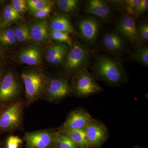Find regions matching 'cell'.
<instances>
[{"label":"cell","instance_id":"1","mask_svg":"<svg viewBox=\"0 0 148 148\" xmlns=\"http://www.w3.org/2000/svg\"><path fill=\"white\" fill-rule=\"evenodd\" d=\"M97 79L110 86H117L124 81L125 73L121 61L105 55H98L91 66Z\"/></svg>","mask_w":148,"mask_h":148},{"label":"cell","instance_id":"2","mask_svg":"<svg viewBox=\"0 0 148 148\" xmlns=\"http://www.w3.org/2000/svg\"><path fill=\"white\" fill-rule=\"evenodd\" d=\"M91 55L90 51L85 45L76 41L70 47L63 64L65 71L75 75L86 69L90 61Z\"/></svg>","mask_w":148,"mask_h":148},{"label":"cell","instance_id":"3","mask_svg":"<svg viewBox=\"0 0 148 148\" xmlns=\"http://www.w3.org/2000/svg\"><path fill=\"white\" fill-rule=\"evenodd\" d=\"M25 88L27 104L30 105L43 95L47 82L44 74L35 70L26 71L21 74Z\"/></svg>","mask_w":148,"mask_h":148},{"label":"cell","instance_id":"4","mask_svg":"<svg viewBox=\"0 0 148 148\" xmlns=\"http://www.w3.org/2000/svg\"><path fill=\"white\" fill-rule=\"evenodd\" d=\"M72 92L77 97H86L98 93L103 88L95 77L85 69L74 75L71 86Z\"/></svg>","mask_w":148,"mask_h":148},{"label":"cell","instance_id":"5","mask_svg":"<svg viewBox=\"0 0 148 148\" xmlns=\"http://www.w3.org/2000/svg\"><path fill=\"white\" fill-rule=\"evenodd\" d=\"M23 106L21 102L12 103L0 115V131L9 132L20 127L23 118Z\"/></svg>","mask_w":148,"mask_h":148},{"label":"cell","instance_id":"6","mask_svg":"<svg viewBox=\"0 0 148 148\" xmlns=\"http://www.w3.org/2000/svg\"><path fill=\"white\" fill-rule=\"evenodd\" d=\"M72 93L71 86L66 79L57 77L48 82L44 93L46 99L51 102H58Z\"/></svg>","mask_w":148,"mask_h":148},{"label":"cell","instance_id":"7","mask_svg":"<svg viewBox=\"0 0 148 148\" xmlns=\"http://www.w3.org/2000/svg\"><path fill=\"white\" fill-rule=\"evenodd\" d=\"M77 25L84 42L89 46L94 45L100 30V24L98 19L92 16H85L79 20Z\"/></svg>","mask_w":148,"mask_h":148},{"label":"cell","instance_id":"8","mask_svg":"<svg viewBox=\"0 0 148 148\" xmlns=\"http://www.w3.org/2000/svg\"><path fill=\"white\" fill-rule=\"evenodd\" d=\"M116 30L132 43L140 46L142 39L137 30L134 16L127 14H123L117 23Z\"/></svg>","mask_w":148,"mask_h":148},{"label":"cell","instance_id":"9","mask_svg":"<svg viewBox=\"0 0 148 148\" xmlns=\"http://www.w3.org/2000/svg\"><path fill=\"white\" fill-rule=\"evenodd\" d=\"M55 132L46 130L27 132L24 140L28 148H49L54 144Z\"/></svg>","mask_w":148,"mask_h":148},{"label":"cell","instance_id":"10","mask_svg":"<svg viewBox=\"0 0 148 148\" xmlns=\"http://www.w3.org/2000/svg\"><path fill=\"white\" fill-rule=\"evenodd\" d=\"M20 85L17 77L9 72L0 82V102L8 103L14 100L20 93Z\"/></svg>","mask_w":148,"mask_h":148},{"label":"cell","instance_id":"11","mask_svg":"<svg viewBox=\"0 0 148 148\" xmlns=\"http://www.w3.org/2000/svg\"><path fill=\"white\" fill-rule=\"evenodd\" d=\"M126 40L119 32H110L104 35L102 39L103 48L108 53L118 55L123 53L127 47Z\"/></svg>","mask_w":148,"mask_h":148},{"label":"cell","instance_id":"12","mask_svg":"<svg viewBox=\"0 0 148 148\" xmlns=\"http://www.w3.org/2000/svg\"><path fill=\"white\" fill-rule=\"evenodd\" d=\"M93 119L87 111L77 109L69 114L60 130H84Z\"/></svg>","mask_w":148,"mask_h":148},{"label":"cell","instance_id":"13","mask_svg":"<svg viewBox=\"0 0 148 148\" xmlns=\"http://www.w3.org/2000/svg\"><path fill=\"white\" fill-rule=\"evenodd\" d=\"M84 130L88 138L90 147L101 146L108 137V130L105 125L94 119Z\"/></svg>","mask_w":148,"mask_h":148},{"label":"cell","instance_id":"14","mask_svg":"<svg viewBox=\"0 0 148 148\" xmlns=\"http://www.w3.org/2000/svg\"><path fill=\"white\" fill-rule=\"evenodd\" d=\"M42 57V51L40 47L31 46L23 49L19 52L18 58L23 64L30 66L38 65Z\"/></svg>","mask_w":148,"mask_h":148},{"label":"cell","instance_id":"15","mask_svg":"<svg viewBox=\"0 0 148 148\" xmlns=\"http://www.w3.org/2000/svg\"><path fill=\"white\" fill-rule=\"evenodd\" d=\"M29 28L32 40L43 42L48 40L50 37L49 25L45 20L35 21Z\"/></svg>","mask_w":148,"mask_h":148},{"label":"cell","instance_id":"16","mask_svg":"<svg viewBox=\"0 0 148 148\" xmlns=\"http://www.w3.org/2000/svg\"><path fill=\"white\" fill-rule=\"evenodd\" d=\"M52 31L65 32L68 34H75V31L69 18L63 14L53 16L49 25Z\"/></svg>","mask_w":148,"mask_h":148},{"label":"cell","instance_id":"17","mask_svg":"<svg viewBox=\"0 0 148 148\" xmlns=\"http://www.w3.org/2000/svg\"><path fill=\"white\" fill-rule=\"evenodd\" d=\"M68 135L79 148L90 147L89 140L84 130H60Z\"/></svg>","mask_w":148,"mask_h":148},{"label":"cell","instance_id":"18","mask_svg":"<svg viewBox=\"0 0 148 148\" xmlns=\"http://www.w3.org/2000/svg\"><path fill=\"white\" fill-rule=\"evenodd\" d=\"M85 8L87 13L99 17L106 23H109L110 21L111 17L103 11L96 2V0L88 1L85 5Z\"/></svg>","mask_w":148,"mask_h":148},{"label":"cell","instance_id":"19","mask_svg":"<svg viewBox=\"0 0 148 148\" xmlns=\"http://www.w3.org/2000/svg\"><path fill=\"white\" fill-rule=\"evenodd\" d=\"M71 47L66 43L56 42L49 48L46 55V59L51 64L53 59L64 52H68Z\"/></svg>","mask_w":148,"mask_h":148},{"label":"cell","instance_id":"20","mask_svg":"<svg viewBox=\"0 0 148 148\" xmlns=\"http://www.w3.org/2000/svg\"><path fill=\"white\" fill-rule=\"evenodd\" d=\"M56 6L60 11L65 14H74L77 11L79 6L78 0H58Z\"/></svg>","mask_w":148,"mask_h":148},{"label":"cell","instance_id":"21","mask_svg":"<svg viewBox=\"0 0 148 148\" xmlns=\"http://www.w3.org/2000/svg\"><path fill=\"white\" fill-rule=\"evenodd\" d=\"M54 144L59 148H79L68 135L59 130L55 132Z\"/></svg>","mask_w":148,"mask_h":148},{"label":"cell","instance_id":"22","mask_svg":"<svg viewBox=\"0 0 148 148\" xmlns=\"http://www.w3.org/2000/svg\"><path fill=\"white\" fill-rule=\"evenodd\" d=\"M13 30L16 42L24 43L32 40L29 27L27 24H21Z\"/></svg>","mask_w":148,"mask_h":148},{"label":"cell","instance_id":"23","mask_svg":"<svg viewBox=\"0 0 148 148\" xmlns=\"http://www.w3.org/2000/svg\"><path fill=\"white\" fill-rule=\"evenodd\" d=\"M130 58L135 62L143 65L148 66V47L147 46H139L130 54Z\"/></svg>","mask_w":148,"mask_h":148},{"label":"cell","instance_id":"24","mask_svg":"<svg viewBox=\"0 0 148 148\" xmlns=\"http://www.w3.org/2000/svg\"><path fill=\"white\" fill-rule=\"evenodd\" d=\"M3 19L5 24H10L20 21L22 19L21 14L16 11L11 5H7L3 14Z\"/></svg>","mask_w":148,"mask_h":148},{"label":"cell","instance_id":"25","mask_svg":"<svg viewBox=\"0 0 148 148\" xmlns=\"http://www.w3.org/2000/svg\"><path fill=\"white\" fill-rule=\"evenodd\" d=\"M16 42L13 29L5 28L0 32V46H11Z\"/></svg>","mask_w":148,"mask_h":148},{"label":"cell","instance_id":"26","mask_svg":"<svg viewBox=\"0 0 148 148\" xmlns=\"http://www.w3.org/2000/svg\"><path fill=\"white\" fill-rule=\"evenodd\" d=\"M26 1L28 9L33 14L48 5L52 4L51 1L46 0H28Z\"/></svg>","mask_w":148,"mask_h":148},{"label":"cell","instance_id":"27","mask_svg":"<svg viewBox=\"0 0 148 148\" xmlns=\"http://www.w3.org/2000/svg\"><path fill=\"white\" fill-rule=\"evenodd\" d=\"M69 34L65 32L52 30H51L50 32V36L52 39L57 41L58 42L66 43L71 47L73 45V42Z\"/></svg>","mask_w":148,"mask_h":148},{"label":"cell","instance_id":"28","mask_svg":"<svg viewBox=\"0 0 148 148\" xmlns=\"http://www.w3.org/2000/svg\"><path fill=\"white\" fill-rule=\"evenodd\" d=\"M23 143V140L19 136L10 135L6 140L5 148H20Z\"/></svg>","mask_w":148,"mask_h":148},{"label":"cell","instance_id":"29","mask_svg":"<svg viewBox=\"0 0 148 148\" xmlns=\"http://www.w3.org/2000/svg\"><path fill=\"white\" fill-rule=\"evenodd\" d=\"M141 0H125L124 1L123 9L127 14L133 16V12L136 7L140 3Z\"/></svg>","mask_w":148,"mask_h":148},{"label":"cell","instance_id":"30","mask_svg":"<svg viewBox=\"0 0 148 148\" xmlns=\"http://www.w3.org/2000/svg\"><path fill=\"white\" fill-rule=\"evenodd\" d=\"M148 0H141L140 3L134 10L133 16L136 17H140L148 10Z\"/></svg>","mask_w":148,"mask_h":148},{"label":"cell","instance_id":"31","mask_svg":"<svg viewBox=\"0 0 148 148\" xmlns=\"http://www.w3.org/2000/svg\"><path fill=\"white\" fill-rule=\"evenodd\" d=\"M11 5L14 9L18 13H23L28 10L27 1L24 0H13Z\"/></svg>","mask_w":148,"mask_h":148},{"label":"cell","instance_id":"32","mask_svg":"<svg viewBox=\"0 0 148 148\" xmlns=\"http://www.w3.org/2000/svg\"><path fill=\"white\" fill-rule=\"evenodd\" d=\"M138 33L142 39L148 40V25L147 23H143L137 27Z\"/></svg>","mask_w":148,"mask_h":148},{"label":"cell","instance_id":"33","mask_svg":"<svg viewBox=\"0 0 148 148\" xmlns=\"http://www.w3.org/2000/svg\"><path fill=\"white\" fill-rule=\"evenodd\" d=\"M52 5H50L46 7L45 8L38 11L34 13V15L36 18H45L49 14L52 10Z\"/></svg>","mask_w":148,"mask_h":148},{"label":"cell","instance_id":"34","mask_svg":"<svg viewBox=\"0 0 148 148\" xmlns=\"http://www.w3.org/2000/svg\"><path fill=\"white\" fill-rule=\"evenodd\" d=\"M96 2L98 5L101 7L103 11L110 17H111L112 11L111 8L108 4V3L107 1H102V0H96Z\"/></svg>","mask_w":148,"mask_h":148},{"label":"cell","instance_id":"35","mask_svg":"<svg viewBox=\"0 0 148 148\" xmlns=\"http://www.w3.org/2000/svg\"><path fill=\"white\" fill-rule=\"evenodd\" d=\"M107 1L113 5L116 8L119 9H123L124 1H123V0H110V1Z\"/></svg>","mask_w":148,"mask_h":148},{"label":"cell","instance_id":"36","mask_svg":"<svg viewBox=\"0 0 148 148\" xmlns=\"http://www.w3.org/2000/svg\"><path fill=\"white\" fill-rule=\"evenodd\" d=\"M6 25L7 24H5L3 18H0V32H1L3 29H5Z\"/></svg>","mask_w":148,"mask_h":148},{"label":"cell","instance_id":"37","mask_svg":"<svg viewBox=\"0 0 148 148\" xmlns=\"http://www.w3.org/2000/svg\"><path fill=\"white\" fill-rule=\"evenodd\" d=\"M4 54V51L2 48L1 46H0V59H1L3 57Z\"/></svg>","mask_w":148,"mask_h":148},{"label":"cell","instance_id":"38","mask_svg":"<svg viewBox=\"0 0 148 148\" xmlns=\"http://www.w3.org/2000/svg\"><path fill=\"white\" fill-rule=\"evenodd\" d=\"M49 148H59L58 147V146L56 145L55 144H54V145H53L51 146V147H49Z\"/></svg>","mask_w":148,"mask_h":148},{"label":"cell","instance_id":"39","mask_svg":"<svg viewBox=\"0 0 148 148\" xmlns=\"http://www.w3.org/2000/svg\"><path fill=\"white\" fill-rule=\"evenodd\" d=\"M1 70L0 69V79H1Z\"/></svg>","mask_w":148,"mask_h":148},{"label":"cell","instance_id":"40","mask_svg":"<svg viewBox=\"0 0 148 148\" xmlns=\"http://www.w3.org/2000/svg\"><path fill=\"white\" fill-rule=\"evenodd\" d=\"M1 140H0V148H1Z\"/></svg>","mask_w":148,"mask_h":148}]
</instances>
